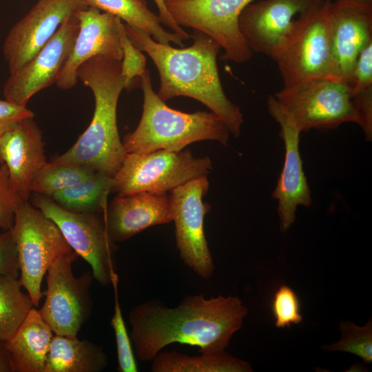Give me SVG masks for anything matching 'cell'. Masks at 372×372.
Masks as SVG:
<instances>
[{
  "mask_svg": "<svg viewBox=\"0 0 372 372\" xmlns=\"http://www.w3.org/2000/svg\"><path fill=\"white\" fill-rule=\"evenodd\" d=\"M247 315L236 296L189 295L176 307L152 299L130 311V338L141 361H151L173 343L196 347L200 353L225 350Z\"/></svg>",
  "mask_w": 372,
  "mask_h": 372,
  "instance_id": "obj_1",
  "label": "cell"
},
{
  "mask_svg": "<svg viewBox=\"0 0 372 372\" xmlns=\"http://www.w3.org/2000/svg\"><path fill=\"white\" fill-rule=\"evenodd\" d=\"M125 26L131 42L156 65L160 77L157 95L162 101L178 96L194 99L221 118L234 136L240 135L243 116L223 88L216 61L221 48L217 42L194 30L190 34L193 44L176 48L156 41L143 30Z\"/></svg>",
  "mask_w": 372,
  "mask_h": 372,
  "instance_id": "obj_2",
  "label": "cell"
},
{
  "mask_svg": "<svg viewBox=\"0 0 372 372\" xmlns=\"http://www.w3.org/2000/svg\"><path fill=\"white\" fill-rule=\"evenodd\" d=\"M77 77L94 94L93 117L76 143L52 162L82 166L113 177L127 154L116 120L118 101L124 89L121 61L93 56L79 67Z\"/></svg>",
  "mask_w": 372,
  "mask_h": 372,
  "instance_id": "obj_3",
  "label": "cell"
},
{
  "mask_svg": "<svg viewBox=\"0 0 372 372\" xmlns=\"http://www.w3.org/2000/svg\"><path fill=\"white\" fill-rule=\"evenodd\" d=\"M140 79L143 112L136 128L122 141L127 153L180 151L191 143L205 140L227 145L230 132L218 115L212 112L186 113L174 110L153 90L147 69Z\"/></svg>",
  "mask_w": 372,
  "mask_h": 372,
  "instance_id": "obj_4",
  "label": "cell"
},
{
  "mask_svg": "<svg viewBox=\"0 0 372 372\" xmlns=\"http://www.w3.org/2000/svg\"><path fill=\"white\" fill-rule=\"evenodd\" d=\"M331 2L324 0L300 14L274 57L284 87L319 78L338 80L332 55Z\"/></svg>",
  "mask_w": 372,
  "mask_h": 372,
  "instance_id": "obj_5",
  "label": "cell"
},
{
  "mask_svg": "<svg viewBox=\"0 0 372 372\" xmlns=\"http://www.w3.org/2000/svg\"><path fill=\"white\" fill-rule=\"evenodd\" d=\"M300 132L360 124L351 87L342 81L319 78L283 87L273 95Z\"/></svg>",
  "mask_w": 372,
  "mask_h": 372,
  "instance_id": "obj_6",
  "label": "cell"
},
{
  "mask_svg": "<svg viewBox=\"0 0 372 372\" xmlns=\"http://www.w3.org/2000/svg\"><path fill=\"white\" fill-rule=\"evenodd\" d=\"M10 231L17 249L19 280L37 307L43 296L41 285L48 269L73 249L56 225L28 201L17 209Z\"/></svg>",
  "mask_w": 372,
  "mask_h": 372,
  "instance_id": "obj_7",
  "label": "cell"
},
{
  "mask_svg": "<svg viewBox=\"0 0 372 372\" xmlns=\"http://www.w3.org/2000/svg\"><path fill=\"white\" fill-rule=\"evenodd\" d=\"M211 169L208 156L195 157L189 149L127 153L112 178V192L167 193L192 179L207 176Z\"/></svg>",
  "mask_w": 372,
  "mask_h": 372,
  "instance_id": "obj_8",
  "label": "cell"
},
{
  "mask_svg": "<svg viewBox=\"0 0 372 372\" xmlns=\"http://www.w3.org/2000/svg\"><path fill=\"white\" fill-rule=\"evenodd\" d=\"M32 205L58 227L73 251L92 268L94 278L103 286L118 280L117 245L110 237L103 214L68 210L50 197L34 193Z\"/></svg>",
  "mask_w": 372,
  "mask_h": 372,
  "instance_id": "obj_9",
  "label": "cell"
},
{
  "mask_svg": "<svg viewBox=\"0 0 372 372\" xmlns=\"http://www.w3.org/2000/svg\"><path fill=\"white\" fill-rule=\"evenodd\" d=\"M78 255L73 251L57 258L47 271L45 300L39 311L54 335L74 337L92 313L90 288L92 272L76 277L72 263Z\"/></svg>",
  "mask_w": 372,
  "mask_h": 372,
  "instance_id": "obj_10",
  "label": "cell"
},
{
  "mask_svg": "<svg viewBox=\"0 0 372 372\" xmlns=\"http://www.w3.org/2000/svg\"><path fill=\"white\" fill-rule=\"evenodd\" d=\"M164 1L178 25L200 31L219 44L224 50L222 59L242 63L252 56L240 30L239 18L254 0Z\"/></svg>",
  "mask_w": 372,
  "mask_h": 372,
  "instance_id": "obj_11",
  "label": "cell"
},
{
  "mask_svg": "<svg viewBox=\"0 0 372 372\" xmlns=\"http://www.w3.org/2000/svg\"><path fill=\"white\" fill-rule=\"evenodd\" d=\"M209 187L207 176H203L176 187L169 195L180 259L203 278H209L214 271L204 231V218L210 206L203 198Z\"/></svg>",
  "mask_w": 372,
  "mask_h": 372,
  "instance_id": "obj_12",
  "label": "cell"
},
{
  "mask_svg": "<svg viewBox=\"0 0 372 372\" xmlns=\"http://www.w3.org/2000/svg\"><path fill=\"white\" fill-rule=\"evenodd\" d=\"M87 8L84 0H39L5 39L3 54L10 74L31 60L68 18Z\"/></svg>",
  "mask_w": 372,
  "mask_h": 372,
  "instance_id": "obj_13",
  "label": "cell"
},
{
  "mask_svg": "<svg viewBox=\"0 0 372 372\" xmlns=\"http://www.w3.org/2000/svg\"><path fill=\"white\" fill-rule=\"evenodd\" d=\"M79 29L75 15L68 18L51 39L18 71L10 74L3 87L6 99L21 105L55 83Z\"/></svg>",
  "mask_w": 372,
  "mask_h": 372,
  "instance_id": "obj_14",
  "label": "cell"
},
{
  "mask_svg": "<svg viewBox=\"0 0 372 372\" xmlns=\"http://www.w3.org/2000/svg\"><path fill=\"white\" fill-rule=\"evenodd\" d=\"M324 0H263L247 5L240 14L239 28L252 52L272 59L290 33L294 16L301 14Z\"/></svg>",
  "mask_w": 372,
  "mask_h": 372,
  "instance_id": "obj_15",
  "label": "cell"
},
{
  "mask_svg": "<svg viewBox=\"0 0 372 372\" xmlns=\"http://www.w3.org/2000/svg\"><path fill=\"white\" fill-rule=\"evenodd\" d=\"M267 108L280 127V136L285 145L284 165L271 198L278 200L280 230L286 232L296 220L298 207H309L311 205V189L300 153L301 132L273 95L268 97Z\"/></svg>",
  "mask_w": 372,
  "mask_h": 372,
  "instance_id": "obj_16",
  "label": "cell"
},
{
  "mask_svg": "<svg viewBox=\"0 0 372 372\" xmlns=\"http://www.w3.org/2000/svg\"><path fill=\"white\" fill-rule=\"evenodd\" d=\"M75 16L79 23V32L55 83L62 90L76 85L79 67L90 58L101 56L121 61L123 57L119 18L94 7L81 10Z\"/></svg>",
  "mask_w": 372,
  "mask_h": 372,
  "instance_id": "obj_17",
  "label": "cell"
},
{
  "mask_svg": "<svg viewBox=\"0 0 372 372\" xmlns=\"http://www.w3.org/2000/svg\"><path fill=\"white\" fill-rule=\"evenodd\" d=\"M329 16L335 75L350 87L357 58L372 41V5L331 2Z\"/></svg>",
  "mask_w": 372,
  "mask_h": 372,
  "instance_id": "obj_18",
  "label": "cell"
},
{
  "mask_svg": "<svg viewBox=\"0 0 372 372\" xmlns=\"http://www.w3.org/2000/svg\"><path fill=\"white\" fill-rule=\"evenodd\" d=\"M42 132L34 118L21 120L0 135V164L8 168L11 183L25 201L31 185L47 163Z\"/></svg>",
  "mask_w": 372,
  "mask_h": 372,
  "instance_id": "obj_19",
  "label": "cell"
},
{
  "mask_svg": "<svg viewBox=\"0 0 372 372\" xmlns=\"http://www.w3.org/2000/svg\"><path fill=\"white\" fill-rule=\"evenodd\" d=\"M103 216L107 233L115 242L173 220L169 196L150 192L117 195L107 204Z\"/></svg>",
  "mask_w": 372,
  "mask_h": 372,
  "instance_id": "obj_20",
  "label": "cell"
},
{
  "mask_svg": "<svg viewBox=\"0 0 372 372\" xmlns=\"http://www.w3.org/2000/svg\"><path fill=\"white\" fill-rule=\"evenodd\" d=\"M53 332L32 307L7 341L13 372H44Z\"/></svg>",
  "mask_w": 372,
  "mask_h": 372,
  "instance_id": "obj_21",
  "label": "cell"
},
{
  "mask_svg": "<svg viewBox=\"0 0 372 372\" xmlns=\"http://www.w3.org/2000/svg\"><path fill=\"white\" fill-rule=\"evenodd\" d=\"M107 365L108 357L101 346L76 336L54 335L44 372H100Z\"/></svg>",
  "mask_w": 372,
  "mask_h": 372,
  "instance_id": "obj_22",
  "label": "cell"
},
{
  "mask_svg": "<svg viewBox=\"0 0 372 372\" xmlns=\"http://www.w3.org/2000/svg\"><path fill=\"white\" fill-rule=\"evenodd\" d=\"M189 356L178 351H160L152 360L153 372H249L250 364L225 350Z\"/></svg>",
  "mask_w": 372,
  "mask_h": 372,
  "instance_id": "obj_23",
  "label": "cell"
},
{
  "mask_svg": "<svg viewBox=\"0 0 372 372\" xmlns=\"http://www.w3.org/2000/svg\"><path fill=\"white\" fill-rule=\"evenodd\" d=\"M88 7L110 13L125 24L143 30L156 41L169 45L171 42L183 47V39L174 32L167 31L158 15L153 12L145 0H84Z\"/></svg>",
  "mask_w": 372,
  "mask_h": 372,
  "instance_id": "obj_24",
  "label": "cell"
},
{
  "mask_svg": "<svg viewBox=\"0 0 372 372\" xmlns=\"http://www.w3.org/2000/svg\"><path fill=\"white\" fill-rule=\"evenodd\" d=\"M112 178L96 172L87 179L56 192L51 198L72 211L103 214L112 192Z\"/></svg>",
  "mask_w": 372,
  "mask_h": 372,
  "instance_id": "obj_25",
  "label": "cell"
},
{
  "mask_svg": "<svg viewBox=\"0 0 372 372\" xmlns=\"http://www.w3.org/2000/svg\"><path fill=\"white\" fill-rule=\"evenodd\" d=\"M19 280L0 273V340L7 341L34 307Z\"/></svg>",
  "mask_w": 372,
  "mask_h": 372,
  "instance_id": "obj_26",
  "label": "cell"
},
{
  "mask_svg": "<svg viewBox=\"0 0 372 372\" xmlns=\"http://www.w3.org/2000/svg\"><path fill=\"white\" fill-rule=\"evenodd\" d=\"M95 172L82 166L51 161L35 176L31 192L51 198L56 192L87 179Z\"/></svg>",
  "mask_w": 372,
  "mask_h": 372,
  "instance_id": "obj_27",
  "label": "cell"
},
{
  "mask_svg": "<svg viewBox=\"0 0 372 372\" xmlns=\"http://www.w3.org/2000/svg\"><path fill=\"white\" fill-rule=\"evenodd\" d=\"M341 338L326 349L351 353L359 356L366 364L372 362V323L369 320L362 327L351 321H342L340 326Z\"/></svg>",
  "mask_w": 372,
  "mask_h": 372,
  "instance_id": "obj_28",
  "label": "cell"
},
{
  "mask_svg": "<svg viewBox=\"0 0 372 372\" xmlns=\"http://www.w3.org/2000/svg\"><path fill=\"white\" fill-rule=\"evenodd\" d=\"M117 282L118 280H116L112 284L114 288L115 300L111 326L115 335L118 371L119 372H137L138 366L132 346V340L127 333L118 298Z\"/></svg>",
  "mask_w": 372,
  "mask_h": 372,
  "instance_id": "obj_29",
  "label": "cell"
},
{
  "mask_svg": "<svg viewBox=\"0 0 372 372\" xmlns=\"http://www.w3.org/2000/svg\"><path fill=\"white\" fill-rule=\"evenodd\" d=\"M119 38L123 52L121 74L124 83V88L130 90L136 78H140L147 70L146 57L131 42L127 34L125 23L122 21L119 25Z\"/></svg>",
  "mask_w": 372,
  "mask_h": 372,
  "instance_id": "obj_30",
  "label": "cell"
},
{
  "mask_svg": "<svg viewBox=\"0 0 372 372\" xmlns=\"http://www.w3.org/2000/svg\"><path fill=\"white\" fill-rule=\"evenodd\" d=\"M271 308L276 327H289L302 320L299 299L294 291L287 285L280 286L276 290Z\"/></svg>",
  "mask_w": 372,
  "mask_h": 372,
  "instance_id": "obj_31",
  "label": "cell"
},
{
  "mask_svg": "<svg viewBox=\"0 0 372 372\" xmlns=\"http://www.w3.org/2000/svg\"><path fill=\"white\" fill-rule=\"evenodd\" d=\"M25 201L13 187L8 168L0 165V229L10 230L13 226L16 212Z\"/></svg>",
  "mask_w": 372,
  "mask_h": 372,
  "instance_id": "obj_32",
  "label": "cell"
},
{
  "mask_svg": "<svg viewBox=\"0 0 372 372\" xmlns=\"http://www.w3.org/2000/svg\"><path fill=\"white\" fill-rule=\"evenodd\" d=\"M354 95L372 90V41L359 54L350 84Z\"/></svg>",
  "mask_w": 372,
  "mask_h": 372,
  "instance_id": "obj_33",
  "label": "cell"
},
{
  "mask_svg": "<svg viewBox=\"0 0 372 372\" xmlns=\"http://www.w3.org/2000/svg\"><path fill=\"white\" fill-rule=\"evenodd\" d=\"M19 272L17 249L11 231H0V273L17 278Z\"/></svg>",
  "mask_w": 372,
  "mask_h": 372,
  "instance_id": "obj_34",
  "label": "cell"
},
{
  "mask_svg": "<svg viewBox=\"0 0 372 372\" xmlns=\"http://www.w3.org/2000/svg\"><path fill=\"white\" fill-rule=\"evenodd\" d=\"M34 116V112L26 105H18L6 99L0 100V135L17 122Z\"/></svg>",
  "mask_w": 372,
  "mask_h": 372,
  "instance_id": "obj_35",
  "label": "cell"
},
{
  "mask_svg": "<svg viewBox=\"0 0 372 372\" xmlns=\"http://www.w3.org/2000/svg\"><path fill=\"white\" fill-rule=\"evenodd\" d=\"M158 8V17L161 19V21L163 25L169 28L172 32L176 33L183 40L188 39L190 38V34H189L186 31H185L182 27L178 25L176 22L172 17L166 6L165 4L164 0H153Z\"/></svg>",
  "mask_w": 372,
  "mask_h": 372,
  "instance_id": "obj_36",
  "label": "cell"
},
{
  "mask_svg": "<svg viewBox=\"0 0 372 372\" xmlns=\"http://www.w3.org/2000/svg\"><path fill=\"white\" fill-rule=\"evenodd\" d=\"M0 372H13L6 341L0 340Z\"/></svg>",
  "mask_w": 372,
  "mask_h": 372,
  "instance_id": "obj_37",
  "label": "cell"
},
{
  "mask_svg": "<svg viewBox=\"0 0 372 372\" xmlns=\"http://www.w3.org/2000/svg\"><path fill=\"white\" fill-rule=\"evenodd\" d=\"M335 1L372 5V0H336Z\"/></svg>",
  "mask_w": 372,
  "mask_h": 372,
  "instance_id": "obj_38",
  "label": "cell"
}]
</instances>
